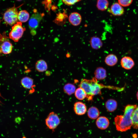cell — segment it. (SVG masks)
<instances>
[{"label": "cell", "mask_w": 138, "mask_h": 138, "mask_svg": "<svg viewBox=\"0 0 138 138\" xmlns=\"http://www.w3.org/2000/svg\"><path fill=\"white\" fill-rule=\"evenodd\" d=\"M131 119L132 127L134 129H138V106H137L133 110Z\"/></svg>", "instance_id": "obj_21"}, {"label": "cell", "mask_w": 138, "mask_h": 138, "mask_svg": "<svg viewBox=\"0 0 138 138\" xmlns=\"http://www.w3.org/2000/svg\"><path fill=\"white\" fill-rule=\"evenodd\" d=\"M119 3L123 7L129 6L132 3L133 0H118Z\"/></svg>", "instance_id": "obj_26"}, {"label": "cell", "mask_w": 138, "mask_h": 138, "mask_svg": "<svg viewBox=\"0 0 138 138\" xmlns=\"http://www.w3.org/2000/svg\"><path fill=\"white\" fill-rule=\"evenodd\" d=\"M25 30V28L22 26V23L17 22L12 26L9 34V38L15 42H18Z\"/></svg>", "instance_id": "obj_3"}, {"label": "cell", "mask_w": 138, "mask_h": 138, "mask_svg": "<svg viewBox=\"0 0 138 138\" xmlns=\"http://www.w3.org/2000/svg\"><path fill=\"white\" fill-rule=\"evenodd\" d=\"M21 84L24 88L27 89L32 88L34 86L33 79L28 76L23 77L21 80Z\"/></svg>", "instance_id": "obj_15"}, {"label": "cell", "mask_w": 138, "mask_h": 138, "mask_svg": "<svg viewBox=\"0 0 138 138\" xmlns=\"http://www.w3.org/2000/svg\"><path fill=\"white\" fill-rule=\"evenodd\" d=\"M62 2L65 4L70 6L74 4L81 0H62Z\"/></svg>", "instance_id": "obj_27"}, {"label": "cell", "mask_w": 138, "mask_h": 138, "mask_svg": "<svg viewBox=\"0 0 138 138\" xmlns=\"http://www.w3.org/2000/svg\"><path fill=\"white\" fill-rule=\"evenodd\" d=\"M79 86V87L83 89L85 91L87 95L86 98L87 100L89 101L92 100L93 96L91 93L90 80L83 79Z\"/></svg>", "instance_id": "obj_6"}, {"label": "cell", "mask_w": 138, "mask_h": 138, "mask_svg": "<svg viewBox=\"0 0 138 138\" xmlns=\"http://www.w3.org/2000/svg\"><path fill=\"white\" fill-rule=\"evenodd\" d=\"M117 103L115 100L110 99L108 100L106 102L105 107L107 110L109 112H112L117 109Z\"/></svg>", "instance_id": "obj_19"}, {"label": "cell", "mask_w": 138, "mask_h": 138, "mask_svg": "<svg viewBox=\"0 0 138 138\" xmlns=\"http://www.w3.org/2000/svg\"><path fill=\"white\" fill-rule=\"evenodd\" d=\"M18 8L16 7L14 5L13 7L8 8L5 11L3 18L6 24L12 26L17 22Z\"/></svg>", "instance_id": "obj_2"}, {"label": "cell", "mask_w": 138, "mask_h": 138, "mask_svg": "<svg viewBox=\"0 0 138 138\" xmlns=\"http://www.w3.org/2000/svg\"><path fill=\"white\" fill-rule=\"evenodd\" d=\"M100 112L98 109L96 107H92L90 108L87 112L88 117L92 119H95L99 116Z\"/></svg>", "instance_id": "obj_20"}, {"label": "cell", "mask_w": 138, "mask_h": 138, "mask_svg": "<svg viewBox=\"0 0 138 138\" xmlns=\"http://www.w3.org/2000/svg\"><path fill=\"white\" fill-rule=\"evenodd\" d=\"M36 70L39 72H43L46 71L48 68L47 63L44 60H40L38 61L35 64Z\"/></svg>", "instance_id": "obj_18"}, {"label": "cell", "mask_w": 138, "mask_h": 138, "mask_svg": "<svg viewBox=\"0 0 138 138\" xmlns=\"http://www.w3.org/2000/svg\"><path fill=\"white\" fill-rule=\"evenodd\" d=\"M121 65L123 68L127 70L132 68L135 65L133 59L129 56H125L121 59Z\"/></svg>", "instance_id": "obj_10"}, {"label": "cell", "mask_w": 138, "mask_h": 138, "mask_svg": "<svg viewBox=\"0 0 138 138\" xmlns=\"http://www.w3.org/2000/svg\"><path fill=\"white\" fill-rule=\"evenodd\" d=\"M89 43L92 49L98 50L101 48L103 43L101 39L98 37L93 36L90 38Z\"/></svg>", "instance_id": "obj_13"}, {"label": "cell", "mask_w": 138, "mask_h": 138, "mask_svg": "<svg viewBox=\"0 0 138 138\" xmlns=\"http://www.w3.org/2000/svg\"><path fill=\"white\" fill-rule=\"evenodd\" d=\"M42 17V15L39 13H35L32 14L29 21V26L30 29L32 30L36 29Z\"/></svg>", "instance_id": "obj_7"}, {"label": "cell", "mask_w": 138, "mask_h": 138, "mask_svg": "<svg viewBox=\"0 0 138 138\" xmlns=\"http://www.w3.org/2000/svg\"><path fill=\"white\" fill-rule=\"evenodd\" d=\"M109 2L108 0H97L96 6L99 10L103 11L108 8Z\"/></svg>", "instance_id": "obj_23"}, {"label": "cell", "mask_w": 138, "mask_h": 138, "mask_svg": "<svg viewBox=\"0 0 138 138\" xmlns=\"http://www.w3.org/2000/svg\"><path fill=\"white\" fill-rule=\"evenodd\" d=\"M75 113L78 115H82L84 114L87 111L86 107L82 102H77L75 103L74 107Z\"/></svg>", "instance_id": "obj_14"}, {"label": "cell", "mask_w": 138, "mask_h": 138, "mask_svg": "<svg viewBox=\"0 0 138 138\" xmlns=\"http://www.w3.org/2000/svg\"><path fill=\"white\" fill-rule=\"evenodd\" d=\"M1 33H0V39H1Z\"/></svg>", "instance_id": "obj_30"}, {"label": "cell", "mask_w": 138, "mask_h": 138, "mask_svg": "<svg viewBox=\"0 0 138 138\" xmlns=\"http://www.w3.org/2000/svg\"><path fill=\"white\" fill-rule=\"evenodd\" d=\"M95 78L98 80L105 79L106 77V72L103 68L99 67H98L94 72Z\"/></svg>", "instance_id": "obj_17"}, {"label": "cell", "mask_w": 138, "mask_h": 138, "mask_svg": "<svg viewBox=\"0 0 138 138\" xmlns=\"http://www.w3.org/2000/svg\"><path fill=\"white\" fill-rule=\"evenodd\" d=\"M137 106L136 105H127L124 109L123 114L117 115L115 118V124L118 131L125 132L130 129L132 126V114Z\"/></svg>", "instance_id": "obj_1"}, {"label": "cell", "mask_w": 138, "mask_h": 138, "mask_svg": "<svg viewBox=\"0 0 138 138\" xmlns=\"http://www.w3.org/2000/svg\"><path fill=\"white\" fill-rule=\"evenodd\" d=\"M76 87L73 84L68 83L64 86V92L68 95H70L74 93L76 90Z\"/></svg>", "instance_id": "obj_24"}, {"label": "cell", "mask_w": 138, "mask_h": 138, "mask_svg": "<svg viewBox=\"0 0 138 138\" xmlns=\"http://www.w3.org/2000/svg\"><path fill=\"white\" fill-rule=\"evenodd\" d=\"M16 0L17 1H21L22 0Z\"/></svg>", "instance_id": "obj_29"}, {"label": "cell", "mask_w": 138, "mask_h": 138, "mask_svg": "<svg viewBox=\"0 0 138 138\" xmlns=\"http://www.w3.org/2000/svg\"><path fill=\"white\" fill-rule=\"evenodd\" d=\"M108 11L113 15L116 16L122 15L124 13L123 8L118 3H115L113 4Z\"/></svg>", "instance_id": "obj_9"}, {"label": "cell", "mask_w": 138, "mask_h": 138, "mask_svg": "<svg viewBox=\"0 0 138 138\" xmlns=\"http://www.w3.org/2000/svg\"><path fill=\"white\" fill-rule=\"evenodd\" d=\"M136 97H137V99L138 100V91L137 92L136 94Z\"/></svg>", "instance_id": "obj_28"}, {"label": "cell", "mask_w": 138, "mask_h": 138, "mask_svg": "<svg viewBox=\"0 0 138 138\" xmlns=\"http://www.w3.org/2000/svg\"><path fill=\"white\" fill-rule=\"evenodd\" d=\"M68 20L72 25L76 26L80 24L82 20V17L79 13L77 12H73L70 15Z\"/></svg>", "instance_id": "obj_11"}, {"label": "cell", "mask_w": 138, "mask_h": 138, "mask_svg": "<svg viewBox=\"0 0 138 138\" xmlns=\"http://www.w3.org/2000/svg\"><path fill=\"white\" fill-rule=\"evenodd\" d=\"M118 59L117 56L113 54H110L105 57V62L108 65L112 66L115 65L117 63Z\"/></svg>", "instance_id": "obj_16"}, {"label": "cell", "mask_w": 138, "mask_h": 138, "mask_svg": "<svg viewBox=\"0 0 138 138\" xmlns=\"http://www.w3.org/2000/svg\"><path fill=\"white\" fill-rule=\"evenodd\" d=\"M96 124L97 127L101 130L106 129L109 126V122L108 119L104 116L98 118L96 121Z\"/></svg>", "instance_id": "obj_12"}, {"label": "cell", "mask_w": 138, "mask_h": 138, "mask_svg": "<svg viewBox=\"0 0 138 138\" xmlns=\"http://www.w3.org/2000/svg\"><path fill=\"white\" fill-rule=\"evenodd\" d=\"M29 14L26 10H21L18 13V19L21 22H26L29 19Z\"/></svg>", "instance_id": "obj_22"}, {"label": "cell", "mask_w": 138, "mask_h": 138, "mask_svg": "<svg viewBox=\"0 0 138 138\" xmlns=\"http://www.w3.org/2000/svg\"><path fill=\"white\" fill-rule=\"evenodd\" d=\"M0 22H1V20H0Z\"/></svg>", "instance_id": "obj_31"}, {"label": "cell", "mask_w": 138, "mask_h": 138, "mask_svg": "<svg viewBox=\"0 0 138 138\" xmlns=\"http://www.w3.org/2000/svg\"><path fill=\"white\" fill-rule=\"evenodd\" d=\"M91 82V89L92 95L101 94V90L106 86L101 84L98 83L97 79L95 78H93L90 80Z\"/></svg>", "instance_id": "obj_8"}, {"label": "cell", "mask_w": 138, "mask_h": 138, "mask_svg": "<svg viewBox=\"0 0 138 138\" xmlns=\"http://www.w3.org/2000/svg\"><path fill=\"white\" fill-rule=\"evenodd\" d=\"M75 94L76 98L79 100H83L86 97V94L84 90L79 87L76 89Z\"/></svg>", "instance_id": "obj_25"}, {"label": "cell", "mask_w": 138, "mask_h": 138, "mask_svg": "<svg viewBox=\"0 0 138 138\" xmlns=\"http://www.w3.org/2000/svg\"><path fill=\"white\" fill-rule=\"evenodd\" d=\"M12 45L5 32L1 34L0 40V55L2 54H8L11 53L12 50Z\"/></svg>", "instance_id": "obj_4"}, {"label": "cell", "mask_w": 138, "mask_h": 138, "mask_svg": "<svg viewBox=\"0 0 138 138\" xmlns=\"http://www.w3.org/2000/svg\"><path fill=\"white\" fill-rule=\"evenodd\" d=\"M60 118L57 114L54 112H50L45 119L47 127L53 131L60 123Z\"/></svg>", "instance_id": "obj_5"}]
</instances>
